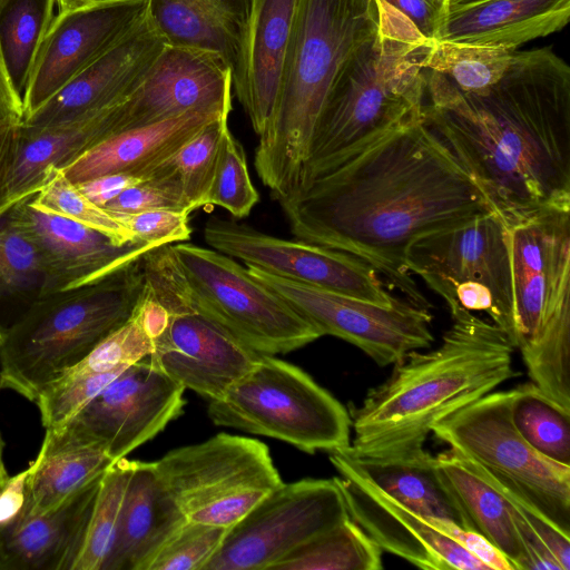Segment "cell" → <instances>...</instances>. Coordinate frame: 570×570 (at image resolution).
<instances>
[{"instance_id":"48","label":"cell","mask_w":570,"mask_h":570,"mask_svg":"<svg viewBox=\"0 0 570 570\" xmlns=\"http://www.w3.org/2000/svg\"><path fill=\"white\" fill-rule=\"evenodd\" d=\"M23 116L22 96L8 73L0 50V126L20 124Z\"/></svg>"},{"instance_id":"21","label":"cell","mask_w":570,"mask_h":570,"mask_svg":"<svg viewBox=\"0 0 570 570\" xmlns=\"http://www.w3.org/2000/svg\"><path fill=\"white\" fill-rule=\"evenodd\" d=\"M4 217L40 253L43 279L37 297L101 281L157 248L144 243L118 246L92 228L36 207L29 198L13 205Z\"/></svg>"},{"instance_id":"1","label":"cell","mask_w":570,"mask_h":570,"mask_svg":"<svg viewBox=\"0 0 570 570\" xmlns=\"http://www.w3.org/2000/svg\"><path fill=\"white\" fill-rule=\"evenodd\" d=\"M295 239L352 254L405 299L430 307L406 266L422 236L493 212L460 160L424 121L374 140L277 199Z\"/></svg>"},{"instance_id":"14","label":"cell","mask_w":570,"mask_h":570,"mask_svg":"<svg viewBox=\"0 0 570 570\" xmlns=\"http://www.w3.org/2000/svg\"><path fill=\"white\" fill-rule=\"evenodd\" d=\"M347 518L334 478L282 483L228 528L204 570H271L297 547Z\"/></svg>"},{"instance_id":"16","label":"cell","mask_w":570,"mask_h":570,"mask_svg":"<svg viewBox=\"0 0 570 570\" xmlns=\"http://www.w3.org/2000/svg\"><path fill=\"white\" fill-rule=\"evenodd\" d=\"M204 238L215 250L281 277L381 305L399 299L384 289L371 265L348 253L278 238L217 217L206 223Z\"/></svg>"},{"instance_id":"15","label":"cell","mask_w":570,"mask_h":570,"mask_svg":"<svg viewBox=\"0 0 570 570\" xmlns=\"http://www.w3.org/2000/svg\"><path fill=\"white\" fill-rule=\"evenodd\" d=\"M184 392L148 356L125 368L59 428L117 461L181 414Z\"/></svg>"},{"instance_id":"17","label":"cell","mask_w":570,"mask_h":570,"mask_svg":"<svg viewBox=\"0 0 570 570\" xmlns=\"http://www.w3.org/2000/svg\"><path fill=\"white\" fill-rule=\"evenodd\" d=\"M328 454L350 519L382 550L426 570H489L425 518L386 494L338 450Z\"/></svg>"},{"instance_id":"51","label":"cell","mask_w":570,"mask_h":570,"mask_svg":"<svg viewBox=\"0 0 570 570\" xmlns=\"http://www.w3.org/2000/svg\"><path fill=\"white\" fill-rule=\"evenodd\" d=\"M3 449H4V442H3L1 433H0V488L4 487L10 480V476L4 468V463H3V459H2Z\"/></svg>"},{"instance_id":"47","label":"cell","mask_w":570,"mask_h":570,"mask_svg":"<svg viewBox=\"0 0 570 570\" xmlns=\"http://www.w3.org/2000/svg\"><path fill=\"white\" fill-rule=\"evenodd\" d=\"M240 41L246 29L250 0H196Z\"/></svg>"},{"instance_id":"36","label":"cell","mask_w":570,"mask_h":570,"mask_svg":"<svg viewBox=\"0 0 570 570\" xmlns=\"http://www.w3.org/2000/svg\"><path fill=\"white\" fill-rule=\"evenodd\" d=\"M227 126L228 117L207 124L170 157L155 167L148 174V178L173 177L180 186L189 212L203 207L212 184L220 138Z\"/></svg>"},{"instance_id":"9","label":"cell","mask_w":570,"mask_h":570,"mask_svg":"<svg viewBox=\"0 0 570 570\" xmlns=\"http://www.w3.org/2000/svg\"><path fill=\"white\" fill-rule=\"evenodd\" d=\"M144 285L169 311L149 358L171 380L208 401L220 399L255 364L259 354L244 346L188 298L187 281L171 245L142 258Z\"/></svg>"},{"instance_id":"42","label":"cell","mask_w":570,"mask_h":570,"mask_svg":"<svg viewBox=\"0 0 570 570\" xmlns=\"http://www.w3.org/2000/svg\"><path fill=\"white\" fill-rule=\"evenodd\" d=\"M102 208L115 217L157 209L190 213L180 186L170 176H153L131 186Z\"/></svg>"},{"instance_id":"22","label":"cell","mask_w":570,"mask_h":570,"mask_svg":"<svg viewBox=\"0 0 570 570\" xmlns=\"http://www.w3.org/2000/svg\"><path fill=\"white\" fill-rule=\"evenodd\" d=\"M166 40L146 17L21 124L50 126L126 98L157 60Z\"/></svg>"},{"instance_id":"52","label":"cell","mask_w":570,"mask_h":570,"mask_svg":"<svg viewBox=\"0 0 570 570\" xmlns=\"http://www.w3.org/2000/svg\"><path fill=\"white\" fill-rule=\"evenodd\" d=\"M480 1H484V0H450L449 8L470 4V3L480 2Z\"/></svg>"},{"instance_id":"19","label":"cell","mask_w":570,"mask_h":570,"mask_svg":"<svg viewBox=\"0 0 570 570\" xmlns=\"http://www.w3.org/2000/svg\"><path fill=\"white\" fill-rule=\"evenodd\" d=\"M233 75L217 53L167 45L137 87L117 107V131L193 111L232 110Z\"/></svg>"},{"instance_id":"28","label":"cell","mask_w":570,"mask_h":570,"mask_svg":"<svg viewBox=\"0 0 570 570\" xmlns=\"http://www.w3.org/2000/svg\"><path fill=\"white\" fill-rule=\"evenodd\" d=\"M115 461L63 428L48 429L37 459L24 470L22 504L12 518L39 515L100 476Z\"/></svg>"},{"instance_id":"27","label":"cell","mask_w":570,"mask_h":570,"mask_svg":"<svg viewBox=\"0 0 570 570\" xmlns=\"http://www.w3.org/2000/svg\"><path fill=\"white\" fill-rule=\"evenodd\" d=\"M569 18L570 0H484L448 8L438 40L515 50Z\"/></svg>"},{"instance_id":"35","label":"cell","mask_w":570,"mask_h":570,"mask_svg":"<svg viewBox=\"0 0 570 570\" xmlns=\"http://www.w3.org/2000/svg\"><path fill=\"white\" fill-rule=\"evenodd\" d=\"M512 392L511 420L520 435L542 455L570 465V412L532 382Z\"/></svg>"},{"instance_id":"23","label":"cell","mask_w":570,"mask_h":570,"mask_svg":"<svg viewBox=\"0 0 570 570\" xmlns=\"http://www.w3.org/2000/svg\"><path fill=\"white\" fill-rule=\"evenodd\" d=\"M102 475L39 515L1 523L0 570H73Z\"/></svg>"},{"instance_id":"46","label":"cell","mask_w":570,"mask_h":570,"mask_svg":"<svg viewBox=\"0 0 570 570\" xmlns=\"http://www.w3.org/2000/svg\"><path fill=\"white\" fill-rule=\"evenodd\" d=\"M144 180H146V178L138 175L110 174L75 185L92 203L104 207L121 191Z\"/></svg>"},{"instance_id":"24","label":"cell","mask_w":570,"mask_h":570,"mask_svg":"<svg viewBox=\"0 0 570 570\" xmlns=\"http://www.w3.org/2000/svg\"><path fill=\"white\" fill-rule=\"evenodd\" d=\"M299 0H250L233 87L259 137L273 115Z\"/></svg>"},{"instance_id":"37","label":"cell","mask_w":570,"mask_h":570,"mask_svg":"<svg viewBox=\"0 0 570 570\" xmlns=\"http://www.w3.org/2000/svg\"><path fill=\"white\" fill-rule=\"evenodd\" d=\"M132 461L121 458L104 473L82 551L73 570H102L111 550Z\"/></svg>"},{"instance_id":"5","label":"cell","mask_w":570,"mask_h":570,"mask_svg":"<svg viewBox=\"0 0 570 570\" xmlns=\"http://www.w3.org/2000/svg\"><path fill=\"white\" fill-rule=\"evenodd\" d=\"M376 1L380 27L334 79L297 189L374 140L422 119L421 62L431 41L396 9Z\"/></svg>"},{"instance_id":"20","label":"cell","mask_w":570,"mask_h":570,"mask_svg":"<svg viewBox=\"0 0 570 570\" xmlns=\"http://www.w3.org/2000/svg\"><path fill=\"white\" fill-rule=\"evenodd\" d=\"M146 17V0L95 1L58 12L22 94L23 119L41 107Z\"/></svg>"},{"instance_id":"53","label":"cell","mask_w":570,"mask_h":570,"mask_svg":"<svg viewBox=\"0 0 570 570\" xmlns=\"http://www.w3.org/2000/svg\"><path fill=\"white\" fill-rule=\"evenodd\" d=\"M97 1H112V0H97Z\"/></svg>"},{"instance_id":"11","label":"cell","mask_w":570,"mask_h":570,"mask_svg":"<svg viewBox=\"0 0 570 570\" xmlns=\"http://www.w3.org/2000/svg\"><path fill=\"white\" fill-rule=\"evenodd\" d=\"M171 248L191 304L253 352L284 354L322 336L233 257L184 242Z\"/></svg>"},{"instance_id":"10","label":"cell","mask_w":570,"mask_h":570,"mask_svg":"<svg viewBox=\"0 0 570 570\" xmlns=\"http://www.w3.org/2000/svg\"><path fill=\"white\" fill-rule=\"evenodd\" d=\"M153 465L187 521L225 528L283 483L263 442L227 433L174 449Z\"/></svg>"},{"instance_id":"34","label":"cell","mask_w":570,"mask_h":570,"mask_svg":"<svg viewBox=\"0 0 570 570\" xmlns=\"http://www.w3.org/2000/svg\"><path fill=\"white\" fill-rule=\"evenodd\" d=\"M514 53L513 49L434 40L421 65L442 73L462 92L484 94L502 78Z\"/></svg>"},{"instance_id":"49","label":"cell","mask_w":570,"mask_h":570,"mask_svg":"<svg viewBox=\"0 0 570 570\" xmlns=\"http://www.w3.org/2000/svg\"><path fill=\"white\" fill-rule=\"evenodd\" d=\"M18 125L19 124L0 126V204L8 169L13 154Z\"/></svg>"},{"instance_id":"31","label":"cell","mask_w":570,"mask_h":570,"mask_svg":"<svg viewBox=\"0 0 570 570\" xmlns=\"http://www.w3.org/2000/svg\"><path fill=\"white\" fill-rule=\"evenodd\" d=\"M146 14L167 45L215 52L228 63L233 75L240 41L196 0H146Z\"/></svg>"},{"instance_id":"40","label":"cell","mask_w":570,"mask_h":570,"mask_svg":"<svg viewBox=\"0 0 570 570\" xmlns=\"http://www.w3.org/2000/svg\"><path fill=\"white\" fill-rule=\"evenodd\" d=\"M42 279L43 265L37 246L4 219L0 225V297H26L36 287L39 292Z\"/></svg>"},{"instance_id":"2","label":"cell","mask_w":570,"mask_h":570,"mask_svg":"<svg viewBox=\"0 0 570 570\" xmlns=\"http://www.w3.org/2000/svg\"><path fill=\"white\" fill-rule=\"evenodd\" d=\"M423 121L509 227L570 210V67L551 47L515 52L484 94L425 69Z\"/></svg>"},{"instance_id":"25","label":"cell","mask_w":570,"mask_h":570,"mask_svg":"<svg viewBox=\"0 0 570 570\" xmlns=\"http://www.w3.org/2000/svg\"><path fill=\"white\" fill-rule=\"evenodd\" d=\"M186 521L153 462L132 461L114 543L102 570H148Z\"/></svg>"},{"instance_id":"30","label":"cell","mask_w":570,"mask_h":570,"mask_svg":"<svg viewBox=\"0 0 570 570\" xmlns=\"http://www.w3.org/2000/svg\"><path fill=\"white\" fill-rule=\"evenodd\" d=\"M345 456L374 484L413 512L423 518L449 520L471 530L459 503L438 472L435 456L426 450L383 460Z\"/></svg>"},{"instance_id":"45","label":"cell","mask_w":570,"mask_h":570,"mask_svg":"<svg viewBox=\"0 0 570 570\" xmlns=\"http://www.w3.org/2000/svg\"><path fill=\"white\" fill-rule=\"evenodd\" d=\"M402 13L429 41L438 40L445 14V0H382Z\"/></svg>"},{"instance_id":"8","label":"cell","mask_w":570,"mask_h":570,"mask_svg":"<svg viewBox=\"0 0 570 570\" xmlns=\"http://www.w3.org/2000/svg\"><path fill=\"white\" fill-rule=\"evenodd\" d=\"M406 266L449 311L487 314L515 348L509 228L499 215L489 212L422 236L409 247Z\"/></svg>"},{"instance_id":"38","label":"cell","mask_w":570,"mask_h":570,"mask_svg":"<svg viewBox=\"0 0 570 570\" xmlns=\"http://www.w3.org/2000/svg\"><path fill=\"white\" fill-rule=\"evenodd\" d=\"M36 207L67 217L107 236L114 244H135L131 233L105 208L87 198L59 169H50L47 181L29 197Z\"/></svg>"},{"instance_id":"32","label":"cell","mask_w":570,"mask_h":570,"mask_svg":"<svg viewBox=\"0 0 570 570\" xmlns=\"http://www.w3.org/2000/svg\"><path fill=\"white\" fill-rule=\"evenodd\" d=\"M382 549L350 518L315 535L271 570H379Z\"/></svg>"},{"instance_id":"50","label":"cell","mask_w":570,"mask_h":570,"mask_svg":"<svg viewBox=\"0 0 570 570\" xmlns=\"http://www.w3.org/2000/svg\"><path fill=\"white\" fill-rule=\"evenodd\" d=\"M97 0H56L59 12L75 10L87 4H90Z\"/></svg>"},{"instance_id":"41","label":"cell","mask_w":570,"mask_h":570,"mask_svg":"<svg viewBox=\"0 0 570 570\" xmlns=\"http://www.w3.org/2000/svg\"><path fill=\"white\" fill-rule=\"evenodd\" d=\"M228 528L186 521L160 549L148 570H204Z\"/></svg>"},{"instance_id":"12","label":"cell","mask_w":570,"mask_h":570,"mask_svg":"<svg viewBox=\"0 0 570 570\" xmlns=\"http://www.w3.org/2000/svg\"><path fill=\"white\" fill-rule=\"evenodd\" d=\"M512 390L490 392L432 428L434 436L510 483L570 535V465L534 450L511 420Z\"/></svg>"},{"instance_id":"4","label":"cell","mask_w":570,"mask_h":570,"mask_svg":"<svg viewBox=\"0 0 570 570\" xmlns=\"http://www.w3.org/2000/svg\"><path fill=\"white\" fill-rule=\"evenodd\" d=\"M381 21L376 0H299L275 108L254 165L277 200L299 186L330 89L352 53Z\"/></svg>"},{"instance_id":"33","label":"cell","mask_w":570,"mask_h":570,"mask_svg":"<svg viewBox=\"0 0 570 570\" xmlns=\"http://www.w3.org/2000/svg\"><path fill=\"white\" fill-rule=\"evenodd\" d=\"M56 0H0V50L22 96L38 49L52 22Z\"/></svg>"},{"instance_id":"3","label":"cell","mask_w":570,"mask_h":570,"mask_svg":"<svg viewBox=\"0 0 570 570\" xmlns=\"http://www.w3.org/2000/svg\"><path fill=\"white\" fill-rule=\"evenodd\" d=\"M450 314L435 348L407 353L360 405L350 404L354 439L337 450L357 460L420 452L435 423L515 376V348L500 327L461 307Z\"/></svg>"},{"instance_id":"7","label":"cell","mask_w":570,"mask_h":570,"mask_svg":"<svg viewBox=\"0 0 570 570\" xmlns=\"http://www.w3.org/2000/svg\"><path fill=\"white\" fill-rule=\"evenodd\" d=\"M216 425L287 442L307 452L350 444L347 409L299 367L259 354L226 393L209 401Z\"/></svg>"},{"instance_id":"18","label":"cell","mask_w":570,"mask_h":570,"mask_svg":"<svg viewBox=\"0 0 570 570\" xmlns=\"http://www.w3.org/2000/svg\"><path fill=\"white\" fill-rule=\"evenodd\" d=\"M515 348L570 309V210L538 214L509 227Z\"/></svg>"},{"instance_id":"44","label":"cell","mask_w":570,"mask_h":570,"mask_svg":"<svg viewBox=\"0 0 570 570\" xmlns=\"http://www.w3.org/2000/svg\"><path fill=\"white\" fill-rule=\"evenodd\" d=\"M435 529L444 533L470 554L484 563L489 570H514L507 557L484 535L464 529L449 520L425 518Z\"/></svg>"},{"instance_id":"43","label":"cell","mask_w":570,"mask_h":570,"mask_svg":"<svg viewBox=\"0 0 570 570\" xmlns=\"http://www.w3.org/2000/svg\"><path fill=\"white\" fill-rule=\"evenodd\" d=\"M189 214L184 210L157 209L114 217L131 233L135 243L160 247L190 239Z\"/></svg>"},{"instance_id":"54","label":"cell","mask_w":570,"mask_h":570,"mask_svg":"<svg viewBox=\"0 0 570 570\" xmlns=\"http://www.w3.org/2000/svg\"><path fill=\"white\" fill-rule=\"evenodd\" d=\"M445 1L448 2V7H449V2H450V0H445Z\"/></svg>"},{"instance_id":"26","label":"cell","mask_w":570,"mask_h":570,"mask_svg":"<svg viewBox=\"0 0 570 570\" xmlns=\"http://www.w3.org/2000/svg\"><path fill=\"white\" fill-rule=\"evenodd\" d=\"M229 114L202 110L116 132L99 141L59 170L72 184L110 174H148L170 157L207 124Z\"/></svg>"},{"instance_id":"39","label":"cell","mask_w":570,"mask_h":570,"mask_svg":"<svg viewBox=\"0 0 570 570\" xmlns=\"http://www.w3.org/2000/svg\"><path fill=\"white\" fill-rule=\"evenodd\" d=\"M259 202L242 144L227 126L222 135L210 187L204 206H218L235 218L247 217Z\"/></svg>"},{"instance_id":"6","label":"cell","mask_w":570,"mask_h":570,"mask_svg":"<svg viewBox=\"0 0 570 570\" xmlns=\"http://www.w3.org/2000/svg\"><path fill=\"white\" fill-rule=\"evenodd\" d=\"M142 257L96 283L36 297L0 342V390L31 402L131 315Z\"/></svg>"},{"instance_id":"29","label":"cell","mask_w":570,"mask_h":570,"mask_svg":"<svg viewBox=\"0 0 570 570\" xmlns=\"http://www.w3.org/2000/svg\"><path fill=\"white\" fill-rule=\"evenodd\" d=\"M438 472L459 503L471 530L484 535L510 561L524 570L525 552L502 494L456 450L435 455Z\"/></svg>"},{"instance_id":"13","label":"cell","mask_w":570,"mask_h":570,"mask_svg":"<svg viewBox=\"0 0 570 570\" xmlns=\"http://www.w3.org/2000/svg\"><path fill=\"white\" fill-rule=\"evenodd\" d=\"M249 274L274 291L321 334L342 338L380 366L393 365L407 353L434 342L430 307L397 299L391 305L367 302L246 265Z\"/></svg>"}]
</instances>
